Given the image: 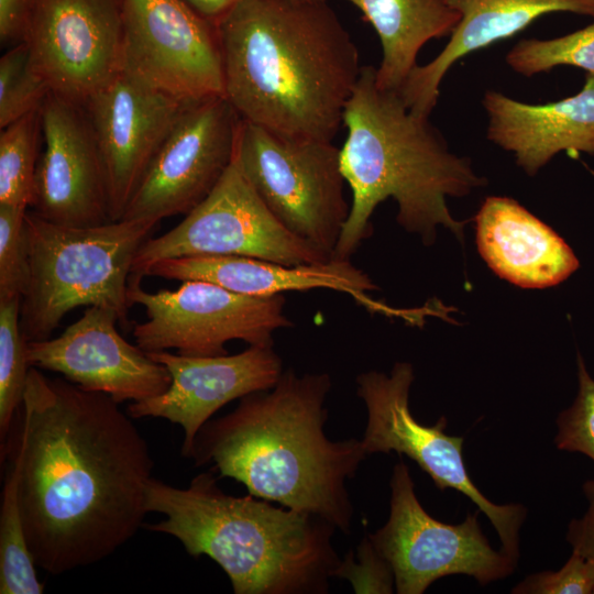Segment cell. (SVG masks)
Returning <instances> with one entry per match:
<instances>
[{
	"label": "cell",
	"mask_w": 594,
	"mask_h": 594,
	"mask_svg": "<svg viewBox=\"0 0 594 594\" xmlns=\"http://www.w3.org/2000/svg\"><path fill=\"white\" fill-rule=\"evenodd\" d=\"M346 138L340 148L342 173L352 190L350 213L332 258L350 260L372 233L371 218L387 198L396 200L397 221L436 239L439 224L463 237L447 197H462L485 184L469 158L450 151L429 117L410 111L397 91L380 88L375 67L363 66L343 116Z\"/></svg>",
	"instance_id": "4"
},
{
	"label": "cell",
	"mask_w": 594,
	"mask_h": 594,
	"mask_svg": "<svg viewBox=\"0 0 594 594\" xmlns=\"http://www.w3.org/2000/svg\"><path fill=\"white\" fill-rule=\"evenodd\" d=\"M482 105L486 138L512 152L528 175L563 151L594 155V74H586L575 95L557 101L532 105L487 90Z\"/></svg>",
	"instance_id": "20"
},
{
	"label": "cell",
	"mask_w": 594,
	"mask_h": 594,
	"mask_svg": "<svg viewBox=\"0 0 594 594\" xmlns=\"http://www.w3.org/2000/svg\"><path fill=\"white\" fill-rule=\"evenodd\" d=\"M129 301L145 309L133 338L145 352L176 350L188 356L228 354L226 344L273 345L274 332L294 323L286 316L283 295L249 296L218 284L184 280L175 290L148 293L130 280Z\"/></svg>",
	"instance_id": "9"
},
{
	"label": "cell",
	"mask_w": 594,
	"mask_h": 594,
	"mask_svg": "<svg viewBox=\"0 0 594 594\" xmlns=\"http://www.w3.org/2000/svg\"><path fill=\"white\" fill-rule=\"evenodd\" d=\"M505 59L515 73L525 77L558 66L576 67L586 74H594V21L562 36L521 40L513 46Z\"/></svg>",
	"instance_id": "26"
},
{
	"label": "cell",
	"mask_w": 594,
	"mask_h": 594,
	"mask_svg": "<svg viewBox=\"0 0 594 594\" xmlns=\"http://www.w3.org/2000/svg\"><path fill=\"white\" fill-rule=\"evenodd\" d=\"M344 1L361 11L380 37L383 54L375 68L377 86L397 92L418 66L422 46L450 35L461 18L448 0Z\"/></svg>",
	"instance_id": "23"
},
{
	"label": "cell",
	"mask_w": 594,
	"mask_h": 594,
	"mask_svg": "<svg viewBox=\"0 0 594 594\" xmlns=\"http://www.w3.org/2000/svg\"><path fill=\"white\" fill-rule=\"evenodd\" d=\"M33 0H0L1 46L24 42Z\"/></svg>",
	"instance_id": "34"
},
{
	"label": "cell",
	"mask_w": 594,
	"mask_h": 594,
	"mask_svg": "<svg viewBox=\"0 0 594 594\" xmlns=\"http://www.w3.org/2000/svg\"><path fill=\"white\" fill-rule=\"evenodd\" d=\"M594 593V592H593Z\"/></svg>",
	"instance_id": "37"
},
{
	"label": "cell",
	"mask_w": 594,
	"mask_h": 594,
	"mask_svg": "<svg viewBox=\"0 0 594 594\" xmlns=\"http://www.w3.org/2000/svg\"><path fill=\"white\" fill-rule=\"evenodd\" d=\"M582 488L588 506L581 518L570 521L565 538L572 551L594 562V481H586Z\"/></svg>",
	"instance_id": "33"
},
{
	"label": "cell",
	"mask_w": 594,
	"mask_h": 594,
	"mask_svg": "<svg viewBox=\"0 0 594 594\" xmlns=\"http://www.w3.org/2000/svg\"><path fill=\"white\" fill-rule=\"evenodd\" d=\"M579 391L573 404L557 418L554 444L559 450L580 452L594 461V380L578 355Z\"/></svg>",
	"instance_id": "30"
},
{
	"label": "cell",
	"mask_w": 594,
	"mask_h": 594,
	"mask_svg": "<svg viewBox=\"0 0 594 594\" xmlns=\"http://www.w3.org/2000/svg\"><path fill=\"white\" fill-rule=\"evenodd\" d=\"M215 24L223 97L241 120L334 139L363 66L326 0H241Z\"/></svg>",
	"instance_id": "2"
},
{
	"label": "cell",
	"mask_w": 594,
	"mask_h": 594,
	"mask_svg": "<svg viewBox=\"0 0 594 594\" xmlns=\"http://www.w3.org/2000/svg\"><path fill=\"white\" fill-rule=\"evenodd\" d=\"M594 562L572 551L558 571H542L528 575L513 590L514 594H592Z\"/></svg>",
	"instance_id": "31"
},
{
	"label": "cell",
	"mask_w": 594,
	"mask_h": 594,
	"mask_svg": "<svg viewBox=\"0 0 594 594\" xmlns=\"http://www.w3.org/2000/svg\"><path fill=\"white\" fill-rule=\"evenodd\" d=\"M184 102L118 75L85 103L102 158L110 221L122 219Z\"/></svg>",
	"instance_id": "17"
},
{
	"label": "cell",
	"mask_w": 594,
	"mask_h": 594,
	"mask_svg": "<svg viewBox=\"0 0 594 594\" xmlns=\"http://www.w3.org/2000/svg\"><path fill=\"white\" fill-rule=\"evenodd\" d=\"M21 298L0 300V442L22 402L30 364L20 327Z\"/></svg>",
	"instance_id": "27"
},
{
	"label": "cell",
	"mask_w": 594,
	"mask_h": 594,
	"mask_svg": "<svg viewBox=\"0 0 594 594\" xmlns=\"http://www.w3.org/2000/svg\"><path fill=\"white\" fill-rule=\"evenodd\" d=\"M240 117L223 96L189 103L151 161L122 219L188 213L233 161Z\"/></svg>",
	"instance_id": "14"
},
{
	"label": "cell",
	"mask_w": 594,
	"mask_h": 594,
	"mask_svg": "<svg viewBox=\"0 0 594 594\" xmlns=\"http://www.w3.org/2000/svg\"><path fill=\"white\" fill-rule=\"evenodd\" d=\"M41 116L44 150L35 170L33 212L68 227L110 222L105 167L84 107L50 92Z\"/></svg>",
	"instance_id": "16"
},
{
	"label": "cell",
	"mask_w": 594,
	"mask_h": 594,
	"mask_svg": "<svg viewBox=\"0 0 594 594\" xmlns=\"http://www.w3.org/2000/svg\"><path fill=\"white\" fill-rule=\"evenodd\" d=\"M331 387L327 373L284 371L271 389L249 394L231 413L207 421L189 459L195 466L213 463L221 477L255 497L350 534L354 510L346 482L369 454L361 439L326 436Z\"/></svg>",
	"instance_id": "3"
},
{
	"label": "cell",
	"mask_w": 594,
	"mask_h": 594,
	"mask_svg": "<svg viewBox=\"0 0 594 594\" xmlns=\"http://www.w3.org/2000/svg\"><path fill=\"white\" fill-rule=\"evenodd\" d=\"M124 0H33L24 37L51 91L84 103L121 74Z\"/></svg>",
	"instance_id": "13"
},
{
	"label": "cell",
	"mask_w": 594,
	"mask_h": 594,
	"mask_svg": "<svg viewBox=\"0 0 594 594\" xmlns=\"http://www.w3.org/2000/svg\"><path fill=\"white\" fill-rule=\"evenodd\" d=\"M26 212L24 207L0 205V300L22 298L29 287Z\"/></svg>",
	"instance_id": "29"
},
{
	"label": "cell",
	"mask_w": 594,
	"mask_h": 594,
	"mask_svg": "<svg viewBox=\"0 0 594 594\" xmlns=\"http://www.w3.org/2000/svg\"><path fill=\"white\" fill-rule=\"evenodd\" d=\"M389 486L388 519L369 538L389 563L396 593L422 594L451 574L470 575L485 585L513 573L518 561L490 546L477 520L480 510L459 525L433 518L418 501L403 461L394 466Z\"/></svg>",
	"instance_id": "11"
},
{
	"label": "cell",
	"mask_w": 594,
	"mask_h": 594,
	"mask_svg": "<svg viewBox=\"0 0 594 594\" xmlns=\"http://www.w3.org/2000/svg\"><path fill=\"white\" fill-rule=\"evenodd\" d=\"M201 16L216 23L241 0H182Z\"/></svg>",
	"instance_id": "35"
},
{
	"label": "cell",
	"mask_w": 594,
	"mask_h": 594,
	"mask_svg": "<svg viewBox=\"0 0 594 594\" xmlns=\"http://www.w3.org/2000/svg\"><path fill=\"white\" fill-rule=\"evenodd\" d=\"M172 376L161 395L127 407L132 418L156 417L179 425L185 433L182 455L190 458L197 433L228 403L267 391L282 376L283 362L273 345H249L237 354L188 356L147 352Z\"/></svg>",
	"instance_id": "18"
},
{
	"label": "cell",
	"mask_w": 594,
	"mask_h": 594,
	"mask_svg": "<svg viewBox=\"0 0 594 594\" xmlns=\"http://www.w3.org/2000/svg\"><path fill=\"white\" fill-rule=\"evenodd\" d=\"M118 314L92 306L54 339L26 342L30 366L56 372L88 392L121 404L163 394L172 383L168 370L117 330Z\"/></svg>",
	"instance_id": "15"
},
{
	"label": "cell",
	"mask_w": 594,
	"mask_h": 594,
	"mask_svg": "<svg viewBox=\"0 0 594 594\" xmlns=\"http://www.w3.org/2000/svg\"><path fill=\"white\" fill-rule=\"evenodd\" d=\"M42 131L41 108L1 129L0 205L31 207Z\"/></svg>",
	"instance_id": "25"
},
{
	"label": "cell",
	"mask_w": 594,
	"mask_h": 594,
	"mask_svg": "<svg viewBox=\"0 0 594 594\" xmlns=\"http://www.w3.org/2000/svg\"><path fill=\"white\" fill-rule=\"evenodd\" d=\"M143 276L165 279H201L249 296H274L284 292L326 288L349 294L369 310L402 318L410 324L419 319V309H394L370 298L376 289L371 277L350 260L285 265L248 256H187L166 258L150 265Z\"/></svg>",
	"instance_id": "19"
},
{
	"label": "cell",
	"mask_w": 594,
	"mask_h": 594,
	"mask_svg": "<svg viewBox=\"0 0 594 594\" xmlns=\"http://www.w3.org/2000/svg\"><path fill=\"white\" fill-rule=\"evenodd\" d=\"M336 578L351 582L355 593H393L394 573L389 563L376 551L369 536L359 544L354 556L341 560Z\"/></svg>",
	"instance_id": "32"
},
{
	"label": "cell",
	"mask_w": 594,
	"mask_h": 594,
	"mask_svg": "<svg viewBox=\"0 0 594 594\" xmlns=\"http://www.w3.org/2000/svg\"><path fill=\"white\" fill-rule=\"evenodd\" d=\"M157 223L121 219L68 227L26 212L31 276L20 305L25 341L50 339L63 318L79 307L111 308L125 324L133 261Z\"/></svg>",
	"instance_id": "6"
},
{
	"label": "cell",
	"mask_w": 594,
	"mask_h": 594,
	"mask_svg": "<svg viewBox=\"0 0 594 594\" xmlns=\"http://www.w3.org/2000/svg\"><path fill=\"white\" fill-rule=\"evenodd\" d=\"M119 405L29 370L0 458L16 471L28 546L50 574L110 557L144 525L154 461Z\"/></svg>",
	"instance_id": "1"
},
{
	"label": "cell",
	"mask_w": 594,
	"mask_h": 594,
	"mask_svg": "<svg viewBox=\"0 0 594 594\" xmlns=\"http://www.w3.org/2000/svg\"><path fill=\"white\" fill-rule=\"evenodd\" d=\"M234 158L272 215L332 258L350 213L340 148L241 120Z\"/></svg>",
	"instance_id": "7"
},
{
	"label": "cell",
	"mask_w": 594,
	"mask_h": 594,
	"mask_svg": "<svg viewBox=\"0 0 594 594\" xmlns=\"http://www.w3.org/2000/svg\"><path fill=\"white\" fill-rule=\"evenodd\" d=\"M475 223L481 255L498 276L517 286H554L580 266L568 243L512 198L487 197Z\"/></svg>",
	"instance_id": "22"
},
{
	"label": "cell",
	"mask_w": 594,
	"mask_h": 594,
	"mask_svg": "<svg viewBox=\"0 0 594 594\" xmlns=\"http://www.w3.org/2000/svg\"><path fill=\"white\" fill-rule=\"evenodd\" d=\"M461 15L443 50L429 63L417 66L398 91L406 107L430 117L440 85L462 57L512 37L538 18L569 12L594 19V0H448Z\"/></svg>",
	"instance_id": "21"
},
{
	"label": "cell",
	"mask_w": 594,
	"mask_h": 594,
	"mask_svg": "<svg viewBox=\"0 0 594 594\" xmlns=\"http://www.w3.org/2000/svg\"><path fill=\"white\" fill-rule=\"evenodd\" d=\"M414 378L413 365L407 362L395 363L388 375L377 371L358 375L356 394L367 414L361 439L363 448L369 455L392 451L404 454L414 460L440 491L454 488L468 496L497 531L501 550L518 561L519 530L527 509L520 504H494L485 497L466 471L464 439L444 432V417L433 426L415 419L409 408Z\"/></svg>",
	"instance_id": "8"
},
{
	"label": "cell",
	"mask_w": 594,
	"mask_h": 594,
	"mask_svg": "<svg viewBox=\"0 0 594 594\" xmlns=\"http://www.w3.org/2000/svg\"><path fill=\"white\" fill-rule=\"evenodd\" d=\"M145 509L165 519L144 528L175 537L191 557L212 559L235 594H324L342 560L331 524L251 494L229 495L212 471L185 488L152 476Z\"/></svg>",
	"instance_id": "5"
},
{
	"label": "cell",
	"mask_w": 594,
	"mask_h": 594,
	"mask_svg": "<svg viewBox=\"0 0 594 594\" xmlns=\"http://www.w3.org/2000/svg\"><path fill=\"white\" fill-rule=\"evenodd\" d=\"M121 74L184 102L223 96L216 24L182 0H124Z\"/></svg>",
	"instance_id": "12"
},
{
	"label": "cell",
	"mask_w": 594,
	"mask_h": 594,
	"mask_svg": "<svg viewBox=\"0 0 594 594\" xmlns=\"http://www.w3.org/2000/svg\"><path fill=\"white\" fill-rule=\"evenodd\" d=\"M50 92L31 63L26 43L12 46L0 58V128L40 109Z\"/></svg>",
	"instance_id": "28"
},
{
	"label": "cell",
	"mask_w": 594,
	"mask_h": 594,
	"mask_svg": "<svg viewBox=\"0 0 594 594\" xmlns=\"http://www.w3.org/2000/svg\"><path fill=\"white\" fill-rule=\"evenodd\" d=\"M6 465L0 506V593L42 594L43 584L35 571L18 501V475Z\"/></svg>",
	"instance_id": "24"
},
{
	"label": "cell",
	"mask_w": 594,
	"mask_h": 594,
	"mask_svg": "<svg viewBox=\"0 0 594 594\" xmlns=\"http://www.w3.org/2000/svg\"><path fill=\"white\" fill-rule=\"evenodd\" d=\"M237 255L285 265L331 260L289 232L267 209L233 157L212 191L175 228L146 239L138 250L131 280L152 264L176 257Z\"/></svg>",
	"instance_id": "10"
},
{
	"label": "cell",
	"mask_w": 594,
	"mask_h": 594,
	"mask_svg": "<svg viewBox=\"0 0 594 594\" xmlns=\"http://www.w3.org/2000/svg\"><path fill=\"white\" fill-rule=\"evenodd\" d=\"M310 1H318V0H310Z\"/></svg>",
	"instance_id": "36"
}]
</instances>
